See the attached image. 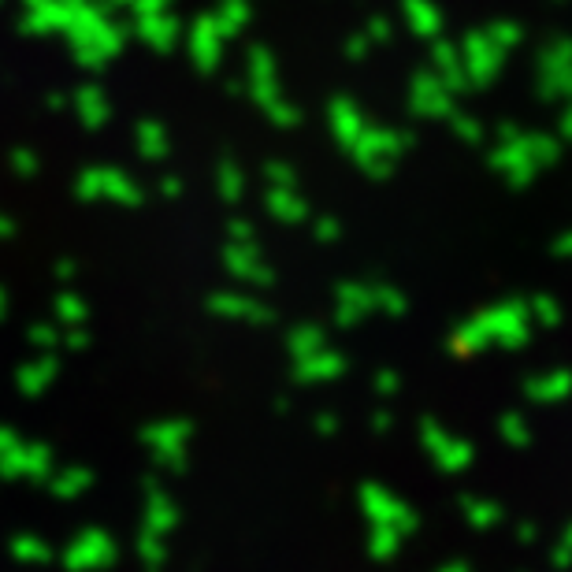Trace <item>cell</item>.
<instances>
[{"mask_svg": "<svg viewBox=\"0 0 572 572\" xmlns=\"http://www.w3.org/2000/svg\"><path fill=\"white\" fill-rule=\"evenodd\" d=\"M357 506H361V513L368 517V524L394 528V532H402L405 539H409V535L416 532V524H420L413 506L402 502L394 491H387L383 483H364L361 491H357Z\"/></svg>", "mask_w": 572, "mask_h": 572, "instance_id": "cell-1", "label": "cell"}, {"mask_svg": "<svg viewBox=\"0 0 572 572\" xmlns=\"http://www.w3.org/2000/svg\"><path fill=\"white\" fill-rule=\"evenodd\" d=\"M502 431H506V439L513 442V446H524V442H528V431L520 428L517 420H506V424H502Z\"/></svg>", "mask_w": 572, "mask_h": 572, "instance_id": "cell-6", "label": "cell"}, {"mask_svg": "<svg viewBox=\"0 0 572 572\" xmlns=\"http://www.w3.org/2000/svg\"><path fill=\"white\" fill-rule=\"evenodd\" d=\"M461 517H465L476 532H491V528L502 524L506 509L498 506L494 498H461Z\"/></svg>", "mask_w": 572, "mask_h": 572, "instance_id": "cell-3", "label": "cell"}, {"mask_svg": "<svg viewBox=\"0 0 572 572\" xmlns=\"http://www.w3.org/2000/svg\"><path fill=\"white\" fill-rule=\"evenodd\" d=\"M402 543L405 535L394 532V528H383V524H372V532H368V554H372V561H394Z\"/></svg>", "mask_w": 572, "mask_h": 572, "instance_id": "cell-4", "label": "cell"}, {"mask_svg": "<svg viewBox=\"0 0 572 572\" xmlns=\"http://www.w3.org/2000/svg\"><path fill=\"white\" fill-rule=\"evenodd\" d=\"M550 561H554L558 569H569V565H572V524L561 532L558 543H554V550H550Z\"/></svg>", "mask_w": 572, "mask_h": 572, "instance_id": "cell-5", "label": "cell"}, {"mask_svg": "<svg viewBox=\"0 0 572 572\" xmlns=\"http://www.w3.org/2000/svg\"><path fill=\"white\" fill-rule=\"evenodd\" d=\"M535 535H539V528H535V524H520V528H517L520 543H535Z\"/></svg>", "mask_w": 572, "mask_h": 572, "instance_id": "cell-7", "label": "cell"}, {"mask_svg": "<svg viewBox=\"0 0 572 572\" xmlns=\"http://www.w3.org/2000/svg\"><path fill=\"white\" fill-rule=\"evenodd\" d=\"M435 572H472V569H468L465 561H446V565H439Z\"/></svg>", "mask_w": 572, "mask_h": 572, "instance_id": "cell-8", "label": "cell"}, {"mask_svg": "<svg viewBox=\"0 0 572 572\" xmlns=\"http://www.w3.org/2000/svg\"><path fill=\"white\" fill-rule=\"evenodd\" d=\"M424 446H428L431 461H435L442 472H450V476H457V472H465V468L472 465V446L450 439V435H442V431L435 428H424Z\"/></svg>", "mask_w": 572, "mask_h": 572, "instance_id": "cell-2", "label": "cell"}]
</instances>
